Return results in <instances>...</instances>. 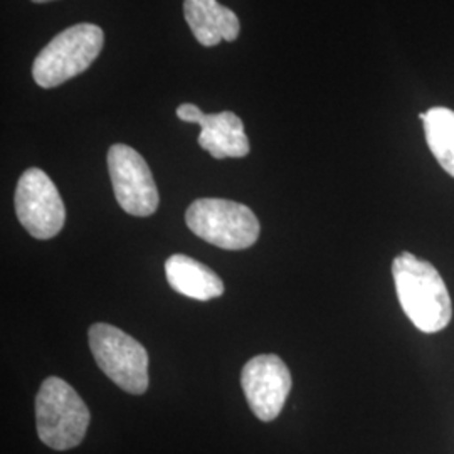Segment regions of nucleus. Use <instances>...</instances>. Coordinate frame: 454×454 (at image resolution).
Wrapping results in <instances>:
<instances>
[{
    "mask_svg": "<svg viewBox=\"0 0 454 454\" xmlns=\"http://www.w3.org/2000/svg\"><path fill=\"white\" fill-rule=\"evenodd\" d=\"M392 276L399 303L407 318L424 333H438L453 318L448 286L429 261L401 253L392 261Z\"/></svg>",
    "mask_w": 454,
    "mask_h": 454,
    "instance_id": "1",
    "label": "nucleus"
},
{
    "mask_svg": "<svg viewBox=\"0 0 454 454\" xmlns=\"http://www.w3.org/2000/svg\"><path fill=\"white\" fill-rule=\"evenodd\" d=\"M189 229L223 249H247L260 238V221L247 206L226 199H197L185 212Z\"/></svg>",
    "mask_w": 454,
    "mask_h": 454,
    "instance_id": "4",
    "label": "nucleus"
},
{
    "mask_svg": "<svg viewBox=\"0 0 454 454\" xmlns=\"http://www.w3.org/2000/svg\"><path fill=\"white\" fill-rule=\"evenodd\" d=\"M177 116L182 121L200 125L199 145L217 160L241 159L251 150L243 120L232 112L206 114L195 105L184 103L177 108Z\"/></svg>",
    "mask_w": 454,
    "mask_h": 454,
    "instance_id": "9",
    "label": "nucleus"
},
{
    "mask_svg": "<svg viewBox=\"0 0 454 454\" xmlns=\"http://www.w3.org/2000/svg\"><path fill=\"white\" fill-rule=\"evenodd\" d=\"M184 16L195 39L207 48L232 43L241 31L236 12L217 0H184Z\"/></svg>",
    "mask_w": 454,
    "mask_h": 454,
    "instance_id": "10",
    "label": "nucleus"
},
{
    "mask_svg": "<svg viewBox=\"0 0 454 454\" xmlns=\"http://www.w3.org/2000/svg\"><path fill=\"white\" fill-rule=\"evenodd\" d=\"M88 339L98 367L108 375V379L129 394H145L148 389V354L140 341L108 324L91 325Z\"/></svg>",
    "mask_w": 454,
    "mask_h": 454,
    "instance_id": "5",
    "label": "nucleus"
},
{
    "mask_svg": "<svg viewBox=\"0 0 454 454\" xmlns=\"http://www.w3.org/2000/svg\"><path fill=\"white\" fill-rule=\"evenodd\" d=\"M90 411L80 394L59 377H48L35 397L39 439L56 451L82 444L90 426Z\"/></svg>",
    "mask_w": 454,
    "mask_h": 454,
    "instance_id": "2",
    "label": "nucleus"
},
{
    "mask_svg": "<svg viewBox=\"0 0 454 454\" xmlns=\"http://www.w3.org/2000/svg\"><path fill=\"white\" fill-rule=\"evenodd\" d=\"M17 219L35 239H51L65 226L66 209L54 182L41 168H27L17 182Z\"/></svg>",
    "mask_w": 454,
    "mask_h": 454,
    "instance_id": "6",
    "label": "nucleus"
},
{
    "mask_svg": "<svg viewBox=\"0 0 454 454\" xmlns=\"http://www.w3.org/2000/svg\"><path fill=\"white\" fill-rule=\"evenodd\" d=\"M246 401L262 422L275 421L292 392V373L275 354L251 358L241 372Z\"/></svg>",
    "mask_w": 454,
    "mask_h": 454,
    "instance_id": "8",
    "label": "nucleus"
},
{
    "mask_svg": "<svg viewBox=\"0 0 454 454\" xmlns=\"http://www.w3.org/2000/svg\"><path fill=\"white\" fill-rule=\"evenodd\" d=\"M165 276L176 292L199 301H209L224 293L223 279L209 266L185 254L165 261Z\"/></svg>",
    "mask_w": 454,
    "mask_h": 454,
    "instance_id": "11",
    "label": "nucleus"
},
{
    "mask_svg": "<svg viewBox=\"0 0 454 454\" xmlns=\"http://www.w3.org/2000/svg\"><path fill=\"white\" fill-rule=\"evenodd\" d=\"M424 121L426 142L439 165L454 177V112L436 106L431 108Z\"/></svg>",
    "mask_w": 454,
    "mask_h": 454,
    "instance_id": "12",
    "label": "nucleus"
},
{
    "mask_svg": "<svg viewBox=\"0 0 454 454\" xmlns=\"http://www.w3.org/2000/svg\"><path fill=\"white\" fill-rule=\"evenodd\" d=\"M108 170L120 207L137 217L159 209V191L145 159L131 146L116 144L108 150Z\"/></svg>",
    "mask_w": 454,
    "mask_h": 454,
    "instance_id": "7",
    "label": "nucleus"
},
{
    "mask_svg": "<svg viewBox=\"0 0 454 454\" xmlns=\"http://www.w3.org/2000/svg\"><path fill=\"white\" fill-rule=\"evenodd\" d=\"M105 34L95 24H76L58 34L34 59V82L41 88H56L82 74L97 59Z\"/></svg>",
    "mask_w": 454,
    "mask_h": 454,
    "instance_id": "3",
    "label": "nucleus"
},
{
    "mask_svg": "<svg viewBox=\"0 0 454 454\" xmlns=\"http://www.w3.org/2000/svg\"><path fill=\"white\" fill-rule=\"evenodd\" d=\"M35 4H44V2H51V0H33Z\"/></svg>",
    "mask_w": 454,
    "mask_h": 454,
    "instance_id": "13",
    "label": "nucleus"
}]
</instances>
